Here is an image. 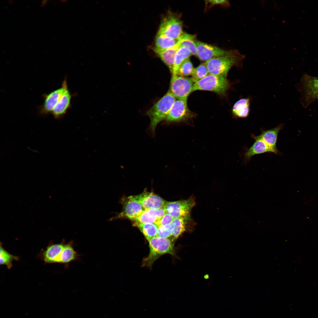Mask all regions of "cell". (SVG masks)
I'll return each instance as SVG.
<instances>
[{"mask_svg":"<svg viewBox=\"0 0 318 318\" xmlns=\"http://www.w3.org/2000/svg\"><path fill=\"white\" fill-rule=\"evenodd\" d=\"M250 99L248 98L239 100L233 106L232 109L233 115L238 118L247 117L250 112Z\"/></svg>","mask_w":318,"mask_h":318,"instance_id":"cell-20","label":"cell"},{"mask_svg":"<svg viewBox=\"0 0 318 318\" xmlns=\"http://www.w3.org/2000/svg\"><path fill=\"white\" fill-rule=\"evenodd\" d=\"M302 81L307 97L314 100L318 94V77L305 74Z\"/></svg>","mask_w":318,"mask_h":318,"instance_id":"cell-19","label":"cell"},{"mask_svg":"<svg viewBox=\"0 0 318 318\" xmlns=\"http://www.w3.org/2000/svg\"><path fill=\"white\" fill-rule=\"evenodd\" d=\"M208 73L205 62L202 63L194 68L191 79L195 83L205 77Z\"/></svg>","mask_w":318,"mask_h":318,"instance_id":"cell-28","label":"cell"},{"mask_svg":"<svg viewBox=\"0 0 318 318\" xmlns=\"http://www.w3.org/2000/svg\"><path fill=\"white\" fill-rule=\"evenodd\" d=\"M150 251L148 256L143 259V265L150 267L154 261L162 255L174 253L173 241L168 238L156 236L148 240Z\"/></svg>","mask_w":318,"mask_h":318,"instance_id":"cell-3","label":"cell"},{"mask_svg":"<svg viewBox=\"0 0 318 318\" xmlns=\"http://www.w3.org/2000/svg\"><path fill=\"white\" fill-rule=\"evenodd\" d=\"M193 83L191 78L178 75L172 76L169 91L178 99H187L192 92Z\"/></svg>","mask_w":318,"mask_h":318,"instance_id":"cell-8","label":"cell"},{"mask_svg":"<svg viewBox=\"0 0 318 318\" xmlns=\"http://www.w3.org/2000/svg\"><path fill=\"white\" fill-rule=\"evenodd\" d=\"M187 99H178L173 103L166 119L169 122L187 120L193 116L187 105Z\"/></svg>","mask_w":318,"mask_h":318,"instance_id":"cell-9","label":"cell"},{"mask_svg":"<svg viewBox=\"0 0 318 318\" xmlns=\"http://www.w3.org/2000/svg\"><path fill=\"white\" fill-rule=\"evenodd\" d=\"M120 203L122 206L121 213L109 219L112 221L117 219L127 218L132 221L138 217L144 210L141 205L129 196L122 197Z\"/></svg>","mask_w":318,"mask_h":318,"instance_id":"cell-10","label":"cell"},{"mask_svg":"<svg viewBox=\"0 0 318 318\" xmlns=\"http://www.w3.org/2000/svg\"><path fill=\"white\" fill-rule=\"evenodd\" d=\"M251 137L255 141L244 153V156L245 160L249 161L254 155L266 152H272L276 154L275 151L258 136L252 135Z\"/></svg>","mask_w":318,"mask_h":318,"instance_id":"cell-14","label":"cell"},{"mask_svg":"<svg viewBox=\"0 0 318 318\" xmlns=\"http://www.w3.org/2000/svg\"><path fill=\"white\" fill-rule=\"evenodd\" d=\"M176 98L169 91L146 112L150 120V129L154 132L158 124L166 119Z\"/></svg>","mask_w":318,"mask_h":318,"instance_id":"cell-2","label":"cell"},{"mask_svg":"<svg viewBox=\"0 0 318 318\" xmlns=\"http://www.w3.org/2000/svg\"><path fill=\"white\" fill-rule=\"evenodd\" d=\"M191 218L180 217L173 219L171 224L172 227V231L170 238L173 241L178 238L186 229L187 222Z\"/></svg>","mask_w":318,"mask_h":318,"instance_id":"cell-22","label":"cell"},{"mask_svg":"<svg viewBox=\"0 0 318 318\" xmlns=\"http://www.w3.org/2000/svg\"><path fill=\"white\" fill-rule=\"evenodd\" d=\"M196 36L186 33H184L180 38V47L187 48L192 55L197 56V49L196 44Z\"/></svg>","mask_w":318,"mask_h":318,"instance_id":"cell-25","label":"cell"},{"mask_svg":"<svg viewBox=\"0 0 318 318\" xmlns=\"http://www.w3.org/2000/svg\"><path fill=\"white\" fill-rule=\"evenodd\" d=\"M195 204L193 198L185 200L167 202L165 208L166 213L174 218L184 217L191 218L190 213Z\"/></svg>","mask_w":318,"mask_h":318,"instance_id":"cell-7","label":"cell"},{"mask_svg":"<svg viewBox=\"0 0 318 318\" xmlns=\"http://www.w3.org/2000/svg\"><path fill=\"white\" fill-rule=\"evenodd\" d=\"M157 236L164 238L170 237L172 231V227L171 224L163 226H158Z\"/></svg>","mask_w":318,"mask_h":318,"instance_id":"cell-30","label":"cell"},{"mask_svg":"<svg viewBox=\"0 0 318 318\" xmlns=\"http://www.w3.org/2000/svg\"><path fill=\"white\" fill-rule=\"evenodd\" d=\"M318 99V94L317 95L314 97V99Z\"/></svg>","mask_w":318,"mask_h":318,"instance_id":"cell-35","label":"cell"},{"mask_svg":"<svg viewBox=\"0 0 318 318\" xmlns=\"http://www.w3.org/2000/svg\"><path fill=\"white\" fill-rule=\"evenodd\" d=\"M229 87L226 77L209 74L194 84L192 92L198 90L208 91L224 95Z\"/></svg>","mask_w":318,"mask_h":318,"instance_id":"cell-4","label":"cell"},{"mask_svg":"<svg viewBox=\"0 0 318 318\" xmlns=\"http://www.w3.org/2000/svg\"><path fill=\"white\" fill-rule=\"evenodd\" d=\"M72 243L71 241L65 244L56 263L67 264L77 259L78 255L73 248Z\"/></svg>","mask_w":318,"mask_h":318,"instance_id":"cell-21","label":"cell"},{"mask_svg":"<svg viewBox=\"0 0 318 318\" xmlns=\"http://www.w3.org/2000/svg\"><path fill=\"white\" fill-rule=\"evenodd\" d=\"M48 1L47 0H44L42 1L41 3V6L42 7H44L47 4Z\"/></svg>","mask_w":318,"mask_h":318,"instance_id":"cell-33","label":"cell"},{"mask_svg":"<svg viewBox=\"0 0 318 318\" xmlns=\"http://www.w3.org/2000/svg\"><path fill=\"white\" fill-rule=\"evenodd\" d=\"M194 69L193 64L189 58L184 60L180 65L177 74L186 77L191 75Z\"/></svg>","mask_w":318,"mask_h":318,"instance_id":"cell-29","label":"cell"},{"mask_svg":"<svg viewBox=\"0 0 318 318\" xmlns=\"http://www.w3.org/2000/svg\"><path fill=\"white\" fill-rule=\"evenodd\" d=\"M65 244L64 242L58 244L50 243L42 250L39 256L46 263H56Z\"/></svg>","mask_w":318,"mask_h":318,"instance_id":"cell-13","label":"cell"},{"mask_svg":"<svg viewBox=\"0 0 318 318\" xmlns=\"http://www.w3.org/2000/svg\"><path fill=\"white\" fill-rule=\"evenodd\" d=\"M134 225L139 228L147 240L157 236L158 228L155 224L134 223Z\"/></svg>","mask_w":318,"mask_h":318,"instance_id":"cell-26","label":"cell"},{"mask_svg":"<svg viewBox=\"0 0 318 318\" xmlns=\"http://www.w3.org/2000/svg\"><path fill=\"white\" fill-rule=\"evenodd\" d=\"M8 3L10 4H12L13 3V0H9L8 1Z\"/></svg>","mask_w":318,"mask_h":318,"instance_id":"cell-34","label":"cell"},{"mask_svg":"<svg viewBox=\"0 0 318 318\" xmlns=\"http://www.w3.org/2000/svg\"><path fill=\"white\" fill-rule=\"evenodd\" d=\"M129 197L139 203L144 210L165 207L167 202L154 193L147 191L138 195Z\"/></svg>","mask_w":318,"mask_h":318,"instance_id":"cell-11","label":"cell"},{"mask_svg":"<svg viewBox=\"0 0 318 318\" xmlns=\"http://www.w3.org/2000/svg\"><path fill=\"white\" fill-rule=\"evenodd\" d=\"M245 56L238 51L232 55L213 58L205 62L209 74L226 77L233 66H240Z\"/></svg>","mask_w":318,"mask_h":318,"instance_id":"cell-1","label":"cell"},{"mask_svg":"<svg viewBox=\"0 0 318 318\" xmlns=\"http://www.w3.org/2000/svg\"><path fill=\"white\" fill-rule=\"evenodd\" d=\"M71 97L67 86L51 112L55 118H59L66 113L70 105Z\"/></svg>","mask_w":318,"mask_h":318,"instance_id":"cell-17","label":"cell"},{"mask_svg":"<svg viewBox=\"0 0 318 318\" xmlns=\"http://www.w3.org/2000/svg\"><path fill=\"white\" fill-rule=\"evenodd\" d=\"M206 4L209 7H212L216 5H220L228 7L230 6L229 3L227 0H210L205 1Z\"/></svg>","mask_w":318,"mask_h":318,"instance_id":"cell-31","label":"cell"},{"mask_svg":"<svg viewBox=\"0 0 318 318\" xmlns=\"http://www.w3.org/2000/svg\"><path fill=\"white\" fill-rule=\"evenodd\" d=\"M67 86L66 81L64 80L62 87L44 95V102L40 109L41 113L46 114L51 113Z\"/></svg>","mask_w":318,"mask_h":318,"instance_id":"cell-12","label":"cell"},{"mask_svg":"<svg viewBox=\"0 0 318 318\" xmlns=\"http://www.w3.org/2000/svg\"><path fill=\"white\" fill-rule=\"evenodd\" d=\"M283 124H281L269 130H262L260 135H258L274 150L276 154H280L276 148L278 135L279 132L283 128Z\"/></svg>","mask_w":318,"mask_h":318,"instance_id":"cell-15","label":"cell"},{"mask_svg":"<svg viewBox=\"0 0 318 318\" xmlns=\"http://www.w3.org/2000/svg\"><path fill=\"white\" fill-rule=\"evenodd\" d=\"M162 217L160 208L144 209L141 214L133 221L134 223H151L158 224Z\"/></svg>","mask_w":318,"mask_h":318,"instance_id":"cell-16","label":"cell"},{"mask_svg":"<svg viewBox=\"0 0 318 318\" xmlns=\"http://www.w3.org/2000/svg\"><path fill=\"white\" fill-rule=\"evenodd\" d=\"M180 38L178 42L172 47L163 50H154L158 56L169 68L171 72L175 55L180 47Z\"/></svg>","mask_w":318,"mask_h":318,"instance_id":"cell-18","label":"cell"},{"mask_svg":"<svg viewBox=\"0 0 318 318\" xmlns=\"http://www.w3.org/2000/svg\"><path fill=\"white\" fill-rule=\"evenodd\" d=\"M158 33L171 39H179L184 34L181 20L173 15L166 16L161 22Z\"/></svg>","mask_w":318,"mask_h":318,"instance_id":"cell-5","label":"cell"},{"mask_svg":"<svg viewBox=\"0 0 318 318\" xmlns=\"http://www.w3.org/2000/svg\"><path fill=\"white\" fill-rule=\"evenodd\" d=\"M180 39H171L158 33L155 38L154 50H163L172 47L178 42Z\"/></svg>","mask_w":318,"mask_h":318,"instance_id":"cell-24","label":"cell"},{"mask_svg":"<svg viewBox=\"0 0 318 318\" xmlns=\"http://www.w3.org/2000/svg\"><path fill=\"white\" fill-rule=\"evenodd\" d=\"M197 57L201 60L207 61L211 58L233 55L237 52L236 50H226L196 40Z\"/></svg>","mask_w":318,"mask_h":318,"instance_id":"cell-6","label":"cell"},{"mask_svg":"<svg viewBox=\"0 0 318 318\" xmlns=\"http://www.w3.org/2000/svg\"><path fill=\"white\" fill-rule=\"evenodd\" d=\"M0 247V264L6 265L8 269H10L13 266V261L14 260L18 261L19 257L10 254L3 247L1 242Z\"/></svg>","mask_w":318,"mask_h":318,"instance_id":"cell-27","label":"cell"},{"mask_svg":"<svg viewBox=\"0 0 318 318\" xmlns=\"http://www.w3.org/2000/svg\"><path fill=\"white\" fill-rule=\"evenodd\" d=\"M173 218L170 215L165 213L160 221L157 226H163L167 224H170L173 221Z\"/></svg>","mask_w":318,"mask_h":318,"instance_id":"cell-32","label":"cell"},{"mask_svg":"<svg viewBox=\"0 0 318 318\" xmlns=\"http://www.w3.org/2000/svg\"><path fill=\"white\" fill-rule=\"evenodd\" d=\"M191 55L190 52L187 48L180 47L175 55L172 72V76L177 74L178 70L181 64Z\"/></svg>","mask_w":318,"mask_h":318,"instance_id":"cell-23","label":"cell"}]
</instances>
